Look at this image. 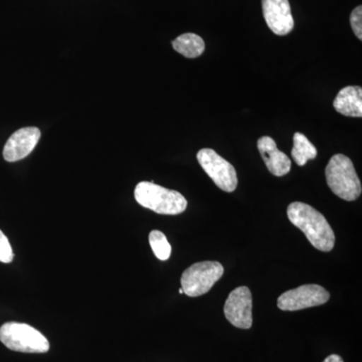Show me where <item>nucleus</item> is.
<instances>
[{
  "label": "nucleus",
  "instance_id": "obj_3",
  "mask_svg": "<svg viewBox=\"0 0 362 362\" xmlns=\"http://www.w3.org/2000/svg\"><path fill=\"white\" fill-rule=\"evenodd\" d=\"M326 181L333 194L346 202L356 201L361 195V180L354 162L343 154L331 157L325 168Z\"/></svg>",
  "mask_w": 362,
  "mask_h": 362
},
{
  "label": "nucleus",
  "instance_id": "obj_9",
  "mask_svg": "<svg viewBox=\"0 0 362 362\" xmlns=\"http://www.w3.org/2000/svg\"><path fill=\"white\" fill-rule=\"evenodd\" d=\"M264 18L269 28L278 35H286L294 28L289 0H262Z\"/></svg>",
  "mask_w": 362,
  "mask_h": 362
},
{
  "label": "nucleus",
  "instance_id": "obj_7",
  "mask_svg": "<svg viewBox=\"0 0 362 362\" xmlns=\"http://www.w3.org/2000/svg\"><path fill=\"white\" fill-rule=\"evenodd\" d=\"M330 294L322 286L302 285L283 293L278 298V308L283 311H298L327 303Z\"/></svg>",
  "mask_w": 362,
  "mask_h": 362
},
{
  "label": "nucleus",
  "instance_id": "obj_8",
  "mask_svg": "<svg viewBox=\"0 0 362 362\" xmlns=\"http://www.w3.org/2000/svg\"><path fill=\"white\" fill-rule=\"evenodd\" d=\"M252 293L246 286H242L230 293L223 312L232 325L240 329H250L252 324Z\"/></svg>",
  "mask_w": 362,
  "mask_h": 362
},
{
  "label": "nucleus",
  "instance_id": "obj_12",
  "mask_svg": "<svg viewBox=\"0 0 362 362\" xmlns=\"http://www.w3.org/2000/svg\"><path fill=\"white\" fill-rule=\"evenodd\" d=\"M333 107L339 114L347 117H362V89L358 86H349L339 90Z\"/></svg>",
  "mask_w": 362,
  "mask_h": 362
},
{
  "label": "nucleus",
  "instance_id": "obj_17",
  "mask_svg": "<svg viewBox=\"0 0 362 362\" xmlns=\"http://www.w3.org/2000/svg\"><path fill=\"white\" fill-rule=\"evenodd\" d=\"M350 23H351L352 30L359 40H362V6H359L354 9L350 16Z\"/></svg>",
  "mask_w": 362,
  "mask_h": 362
},
{
  "label": "nucleus",
  "instance_id": "obj_6",
  "mask_svg": "<svg viewBox=\"0 0 362 362\" xmlns=\"http://www.w3.org/2000/svg\"><path fill=\"white\" fill-rule=\"evenodd\" d=\"M197 158L204 173L211 178L216 187L226 192H235L238 187V175L230 162L211 148L199 150Z\"/></svg>",
  "mask_w": 362,
  "mask_h": 362
},
{
  "label": "nucleus",
  "instance_id": "obj_18",
  "mask_svg": "<svg viewBox=\"0 0 362 362\" xmlns=\"http://www.w3.org/2000/svg\"><path fill=\"white\" fill-rule=\"evenodd\" d=\"M323 362H343V359L337 354H331Z\"/></svg>",
  "mask_w": 362,
  "mask_h": 362
},
{
  "label": "nucleus",
  "instance_id": "obj_16",
  "mask_svg": "<svg viewBox=\"0 0 362 362\" xmlns=\"http://www.w3.org/2000/svg\"><path fill=\"white\" fill-rule=\"evenodd\" d=\"M13 252L8 239L2 230H0V262L9 264L13 262Z\"/></svg>",
  "mask_w": 362,
  "mask_h": 362
},
{
  "label": "nucleus",
  "instance_id": "obj_2",
  "mask_svg": "<svg viewBox=\"0 0 362 362\" xmlns=\"http://www.w3.org/2000/svg\"><path fill=\"white\" fill-rule=\"evenodd\" d=\"M134 197L140 206L159 214L175 216L182 214L187 207V201L180 192L149 181H142L136 185Z\"/></svg>",
  "mask_w": 362,
  "mask_h": 362
},
{
  "label": "nucleus",
  "instance_id": "obj_19",
  "mask_svg": "<svg viewBox=\"0 0 362 362\" xmlns=\"http://www.w3.org/2000/svg\"><path fill=\"white\" fill-rule=\"evenodd\" d=\"M180 294H185V292H183L182 288H180Z\"/></svg>",
  "mask_w": 362,
  "mask_h": 362
},
{
  "label": "nucleus",
  "instance_id": "obj_10",
  "mask_svg": "<svg viewBox=\"0 0 362 362\" xmlns=\"http://www.w3.org/2000/svg\"><path fill=\"white\" fill-rule=\"evenodd\" d=\"M40 138L37 127H25L14 132L7 140L4 148V157L7 162L20 161L32 153Z\"/></svg>",
  "mask_w": 362,
  "mask_h": 362
},
{
  "label": "nucleus",
  "instance_id": "obj_5",
  "mask_svg": "<svg viewBox=\"0 0 362 362\" xmlns=\"http://www.w3.org/2000/svg\"><path fill=\"white\" fill-rule=\"evenodd\" d=\"M223 267L216 261L195 263L183 272L181 288L189 297H199L206 294L223 275Z\"/></svg>",
  "mask_w": 362,
  "mask_h": 362
},
{
  "label": "nucleus",
  "instance_id": "obj_1",
  "mask_svg": "<svg viewBox=\"0 0 362 362\" xmlns=\"http://www.w3.org/2000/svg\"><path fill=\"white\" fill-rule=\"evenodd\" d=\"M288 218L302 230L312 246L321 252H330L334 247L335 235L332 228L319 213L304 202H292L287 209Z\"/></svg>",
  "mask_w": 362,
  "mask_h": 362
},
{
  "label": "nucleus",
  "instance_id": "obj_4",
  "mask_svg": "<svg viewBox=\"0 0 362 362\" xmlns=\"http://www.w3.org/2000/svg\"><path fill=\"white\" fill-rule=\"evenodd\" d=\"M0 341L7 349L23 354H45L49 350V340L45 335L25 323H4L0 327Z\"/></svg>",
  "mask_w": 362,
  "mask_h": 362
},
{
  "label": "nucleus",
  "instance_id": "obj_11",
  "mask_svg": "<svg viewBox=\"0 0 362 362\" xmlns=\"http://www.w3.org/2000/svg\"><path fill=\"white\" fill-rule=\"evenodd\" d=\"M258 149L267 168L272 175L284 176L291 170V160L284 152L278 149L275 140L270 136H263L258 140Z\"/></svg>",
  "mask_w": 362,
  "mask_h": 362
},
{
  "label": "nucleus",
  "instance_id": "obj_13",
  "mask_svg": "<svg viewBox=\"0 0 362 362\" xmlns=\"http://www.w3.org/2000/svg\"><path fill=\"white\" fill-rule=\"evenodd\" d=\"M173 49L188 59L202 56L206 49V44L199 35L195 33H183L173 42Z\"/></svg>",
  "mask_w": 362,
  "mask_h": 362
},
{
  "label": "nucleus",
  "instance_id": "obj_14",
  "mask_svg": "<svg viewBox=\"0 0 362 362\" xmlns=\"http://www.w3.org/2000/svg\"><path fill=\"white\" fill-rule=\"evenodd\" d=\"M293 143L294 146L292 149V157L297 165L304 166L311 159L316 158L317 149L308 139L306 136L302 133L296 132L293 136Z\"/></svg>",
  "mask_w": 362,
  "mask_h": 362
},
{
  "label": "nucleus",
  "instance_id": "obj_15",
  "mask_svg": "<svg viewBox=\"0 0 362 362\" xmlns=\"http://www.w3.org/2000/svg\"><path fill=\"white\" fill-rule=\"evenodd\" d=\"M149 244L156 258L160 261H166L171 255V246L165 235L160 230H152L149 233Z\"/></svg>",
  "mask_w": 362,
  "mask_h": 362
}]
</instances>
